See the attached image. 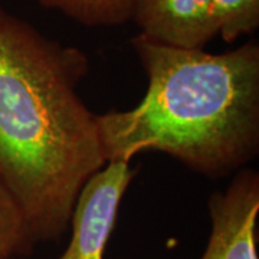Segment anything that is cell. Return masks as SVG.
<instances>
[{"instance_id":"3","label":"cell","mask_w":259,"mask_h":259,"mask_svg":"<svg viewBox=\"0 0 259 259\" xmlns=\"http://www.w3.org/2000/svg\"><path fill=\"white\" fill-rule=\"evenodd\" d=\"M136 170L127 161H108L83 185L71 214V238L56 259H104L120 204Z\"/></svg>"},{"instance_id":"4","label":"cell","mask_w":259,"mask_h":259,"mask_svg":"<svg viewBox=\"0 0 259 259\" xmlns=\"http://www.w3.org/2000/svg\"><path fill=\"white\" fill-rule=\"evenodd\" d=\"M212 229L200 259H259V175L239 171L209 200Z\"/></svg>"},{"instance_id":"2","label":"cell","mask_w":259,"mask_h":259,"mask_svg":"<svg viewBox=\"0 0 259 259\" xmlns=\"http://www.w3.org/2000/svg\"><path fill=\"white\" fill-rule=\"evenodd\" d=\"M147 75L143 100L97 115L108 161L161 151L197 173L225 176L259 150V45L223 54L131 40Z\"/></svg>"},{"instance_id":"8","label":"cell","mask_w":259,"mask_h":259,"mask_svg":"<svg viewBox=\"0 0 259 259\" xmlns=\"http://www.w3.org/2000/svg\"><path fill=\"white\" fill-rule=\"evenodd\" d=\"M216 33L233 44L259 28V0H210Z\"/></svg>"},{"instance_id":"5","label":"cell","mask_w":259,"mask_h":259,"mask_svg":"<svg viewBox=\"0 0 259 259\" xmlns=\"http://www.w3.org/2000/svg\"><path fill=\"white\" fill-rule=\"evenodd\" d=\"M141 36L168 47L204 49L218 36L210 0H133Z\"/></svg>"},{"instance_id":"7","label":"cell","mask_w":259,"mask_h":259,"mask_svg":"<svg viewBox=\"0 0 259 259\" xmlns=\"http://www.w3.org/2000/svg\"><path fill=\"white\" fill-rule=\"evenodd\" d=\"M35 243L20 206L0 179V259L25 255Z\"/></svg>"},{"instance_id":"1","label":"cell","mask_w":259,"mask_h":259,"mask_svg":"<svg viewBox=\"0 0 259 259\" xmlns=\"http://www.w3.org/2000/svg\"><path fill=\"white\" fill-rule=\"evenodd\" d=\"M88 59L0 6V179L35 242L69 229L83 185L107 164L97 115L76 87Z\"/></svg>"},{"instance_id":"6","label":"cell","mask_w":259,"mask_h":259,"mask_svg":"<svg viewBox=\"0 0 259 259\" xmlns=\"http://www.w3.org/2000/svg\"><path fill=\"white\" fill-rule=\"evenodd\" d=\"M44 8L64 13L75 22L91 26H118L131 20L133 0H36Z\"/></svg>"}]
</instances>
